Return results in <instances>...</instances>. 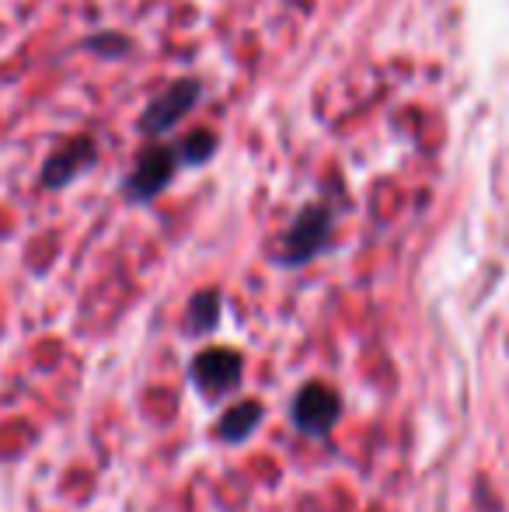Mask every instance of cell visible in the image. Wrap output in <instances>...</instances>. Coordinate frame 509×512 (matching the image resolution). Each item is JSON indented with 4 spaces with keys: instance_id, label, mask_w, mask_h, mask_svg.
<instances>
[{
    "instance_id": "cell-1",
    "label": "cell",
    "mask_w": 509,
    "mask_h": 512,
    "mask_svg": "<svg viewBox=\"0 0 509 512\" xmlns=\"http://www.w3.org/2000/svg\"><path fill=\"white\" fill-rule=\"evenodd\" d=\"M332 237H335V209L328 203H321V199H314V203L297 209V216L290 220L286 234L279 237L276 262L290 265V269H300V265L314 262L321 251H328Z\"/></svg>"
},
{
    "instance_id": "cell-2",
    "label": "cell",
    "mask_w": 509,
    "mask_h": 512,
    "mask_svg": "<svg viewBox=\"0 0 509 512\" xmlns=\"http://www.w3.org/2000/svg\"><path fill=\"white\" fill-rule=\"evenodd\" d=\"M206 95V84L199 77H178L164 91H157L147 105H143L140 119H136V133L143 140H164L178 122H185L199 108Z\"/></svg>"
},
{
    "instance_id": "cell-3",
    "label": "cell",
    "mask_w": 509,
    "mask_h": 512,
    "mask_svg": "<svg viewBox=\"0 0 509 512\" xmlns=\"http://www.w3.org/2000/svg\"><path fill=\"white\" fill-rule=\"evenodd\" d=\"M178 175V154H175V143H164V140H147L136 154L133 168L123 178L119 192L129 206H147L154 203L157 196H164L171 182Z\"/></svg>"
},
{
    "instance_id": "cell-4",
    "label": "cell",
    "mask_w": 509,
    "mask_h": 512,
    "mask_svg": "<svg viewBox=\"0 0 509 512\" xmlns=\"http://www.w3.org/2000/svg\"><path fill=\"white\" fill-rule=\"evenodd\" d=\"M95 164H98V140L91 133H77V136H70V140H63L60 147L42 161L39 185L46 192H63L81 175H88Z\"/></svg>"
},
{
    "instance_id": "cell-5",
    "label": "cell",
    "mask_w": 509,
    "mask_h": 512,
    "mask_svg": "<svg viewBox=\"0 0 509 512\" xmlns=\"http://www.w3.org/2000/svg\"><path fill=\"white\" fill-rule=\"evenodd\" d=\"M342 415V401L332 387L325 384H307L304 391L293 401V422H297L300 432L307 436H325Z\"/></svg>"
},
{
    "instance_id": "cell-6",
    "label": "cell",
    "mask_w": 509,
    "mask_h": 512,
    "mask_svg": "<svg viewBox=\"0 0 509 512\" xmlns=\"http://www.w3.org/2000/svg\"><path fill=\"white\" fill-rule=\"evenodd\" d=\"M192 380L203 394H227L238 387L241 380V352L227 349V345H213V349L199 352L192 363Z\"/></svg>"
},
{
    "instance_id": "cell-7",
    "label": "cell",
    "mask_w": 509,
    "mask_h": 512,
    "mask_svg": "<svg viewBox=\"0 0 509 512\" xmlns=\"http://www.w3.org/2000/svg\"><path fill=\"white\" fill-rule=\"evenodd\" d=\"M220 150V133L210 126H199L189 129L182 140L175 143V154H178V168H203L217 157Z\"/></svg>"
},
{
    "instance_id": "cell-8",
    "label": "cell",
    "mask_w": 509,
    "mask_h": 512,
    "mask_svg": "<svg viewBox=\"0 0 509 512\" xmlns=\"http://www.w3.org/2000/svg\"><path fill=\"white\" fill-rule=\"evenodd\" d=\"M258 422H262V405H258V401H241V405H234L224 418H220L217 432H220V439H227V443H241V439L252 436Z\"/></svg>"
},
{
    "instance_id": "cell-9",
    "label": "cell",
    "mask_w": 509,
    "mask_h": 512,
    "mask_svg": "<svg viewBox=\"0 0 509 512\" xmlns=\"http://www.w3.org/2000/svg\"><path fill=\"white\" fill-rule=\"evenodd\" d=\"M185 321H189L192 335H206V331L217 328L220 321V290H199L196 297L189 300V310H185Z\"/></svg>"
},
{
    "instance_id": "cell-10",
    "label": "cell",
    "mask_w": 509,
    "mask_h": 512,
    "mask_svg": "<svg viewBox=\"0 0 509 512\" xmlns=\"http://www.w3.org/2000/svg\"><path fill=\"white\" fill-rule=\"evenodd\" d=\"M84 53L98 56V60H126L133 53V39L123 32H95L81 42Z\"/></svg>"
}]
</instances>
